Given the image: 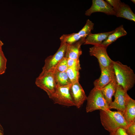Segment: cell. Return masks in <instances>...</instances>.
I'll return each instance as SVG.
<instances>
[{
  "label": "cell",
  "instance_id": "1",
  "mask_svg": "<svg viewBox=\"0 0 135 135\" xmlns=\"http://www.w3.org/2000/svg\"><path fill=\"white\" fill-rule=\"evenodd\" d=\"M100 112L101 124L105 129L110 133L120 128L126 130L128 126L123 112L119 111H113L110 110H100Z\"/></svg>",
  "mask_w": 135,
  "mask_h": 135
},
{
  "label": "cell",
  "instance_id": "2",
  "mask_svg": "<svg viewBox=\"0 0 135 135\" xmlns=\"http://www.w3.org/2000/svg\"><path fill=\"white\" fill-rule=\"evenodd\" d=\"M112 63L117 84L127 92L134 86L135 83L133 70L130 66L119 61L113 60Z\"/></svg>",
  "mask_w": 135,
  "mask_h": 135
},
{
  "label": "cell",
  "instance_id": "3",
  "mask_svg": "<svg viewBox=\"0 0 135 135\" xmlns=\"http://www.w3.org/2000/svg\"><path fill=\"white\" fill-rule=\"evenodd\" d=\"M86 100V111L87 112L97 110H110L109 105L100 89L94 87L90 91Z\"/></svg>",
  "mask_w": 135,
  "mask_h": 135
},
{
  "label": "cell",
  "instance_id": "4",
  "mask_svg": "<svg viewBox=\"0 0 135 135\" xmlns=\"http://www.w3.org/2000/svg\"><path fill=\"white\" fill-rule=\"evenodd\" d=\"M36 86L45 91L50 98L55 92L57 87L54 75V68L41 72L36 79Z\"/></svg>",
  "mask_w": 135,
  "mask_h": 135
},
{
  "label": "cell",
  "instance_id": "5",
  "mask_svg": "<svg viewBox=\"0 0 135 135\" xmlns=\"http://www.w3.org/2000/svg\"><path fill=\"white\" fill-rule=\"evenodd\" d=\"M70 85L57 86L55 92L50 98L54 103L67 106H75L70 92Z\"/></svg>",
  "mask_w": 135,
  "mask_h": 135
},
{
  "label": "cell",
  "instance_id": "6",
  "mask_svg": "<svg viewBox=\"0 0 135 135\" xmlns=\"http://www.w3.org/2000/svg\"><path fill=\"white\" fill-rule=\"evenodd\" d=\"M107 48L102 45H100L94 46L89 49L90 55L94 56L97 58L100 70L112 64L113 60L107 54Z\"/></svg>",
  "mask_w": 135,
  "mask_h": 135
},
{
  "label": "cell",
  "instance_id": "7",
  "mask_svg": "<svg viewBox=\"0 0 135 135\" xmlns=\"http://www.w3.org/2000/svg\"><path fill=\"white\" fill-rule=\"evenodd\" d=\"M67 46L66 43L61 42L60 46L56 53L45 59L42 72L48 71L55 68L62 59L65 57Z\"/></svg>",
  "mask_w": 135,
  "mask_h": 135
},
{
  "label": "cell",
  "instance_id": "8",
  "mask_svg": "<svg viewBox=\"0 0 135 135\" xmlns=\"http://www.w3.org/2000/svg\"><path fill=\"white\" fill-rule=\"evenodd\" d=\"M129 95L120 86L116 84L114 95V100L109 105V109H115L124 113L126 107L127 99Z\"/></svg>",
  "mask_w": 135,
  "mask_h": 135
},
{
  "label": "cell",
  "instance_id": "9",
  "mask_svg": "<svg viewBox=\"0 0 135 135\" xmlns=\"http://www.w3.org/2000/svg\"><path fill=\"white\" fill-rule=\"evenodd\" d=\"M100 12L108 15L116 16L113 8L106 1L103 0H92L90 7L85 12V15L90 16L92 13Z\"/></svg>",
  "mask_w": 135,
  "mask_h": 135
},
{
  "label": "cell",
  "instance_id": "10",
  "mask_svg": "<svg viewBox=\"0 0 135 135\" xmlns=\"http://www.w3.org/2000/svg\"><path fill=\"white\" fill-rule=\"evenodd\" d=\"M100 70V76L94 82V87L100 90L109 84L115 78L112 63Z\"/></svg>",
  "mask_w": 135,
  "mask_h": 135
},
{
  "label": "cell",
  "instance_id": "11",
  "mask_svg": "<svg viewBox=\"0 0 135 135\" xmlns=\"http://www.w3.org/2000/svg\"><path fill=\"white\" fill-rule=\"evenodd\" d=\"M70 91L75 106L80 108L86 100L87 97L79 81L71 84Z\"/></svg>",
  "mask_w": 135,
  "mask_h": 135
},
{
  "label": "cell",
  "instance_id": "12",
  "mask_svg": "<svg viewBox=\"0 0 135 135\" xmlns=\"http://www.w3.org/2000/svg\"><path fill=\"white\" fill-rule=\"evenodd\" d=\"M113 8L117 17L135 22V14L128 5L118 0Z\"/></svg>",
  "mask_w": 135,
  "mask_h": 135
},
{
  "label": "cell",
  "instance_id": "13",
  "mask_svg": "<svg viewBox=\"0 0 135 135\" xmlns=\"http://www.w3.org/2000/svg\"><path fill=\"white\" fill-rule=\"evenodd\" d=\"M86 38H82L72 44H67L65 57L67 58L79 60L80 56L82 54L81 46L85 42Z\"/></svg>",
  "mask_w": 135,
  "mask_h": 135
},
{
  "label": "cell",
  "instance_id": "14",
  "mask_svg": "<svg viewBox=\"0 0 135 135\" xmlns=\"http://www.w3.org/2000/svg\"><path fill=\"white\" fill-rule=\"evenodd\" d=\"M124 115L129 126L135 122V100L129 96L127 98Z\"/></svg>",
  "mask_w": 135,
  "mask_h": 135
},
{
  "label": "cell",
  "instance_id": "15",
  "mask_svg": "<svg viewBox=\"0 0 135 135\" xmlns=\"http://www.w3.org/2000/svg\"><path fill=\"white\" fill-rule=\"evenodd\" d=\"M113 30L106 32L92 34V33L86 38L84 44H90L94 46L101 45Z\"/></svg>",
  "mask_w": 135,
  "mask_h": 135
},
{
  "label": "cell",
  "instance_id": "16",
  "mask_svg": "<svg viewBox=\"0 0 135 135\" xmlns=\"http://www.w3.org/2000/svg\"><path fill=\"white\" fill-rule=\"evenodd\" d=\"M116 84V82L115 78L109 84L100 89L109 106L112 102V98L115 95Z\"/></svg>",
  "mask_w": 135,
  "mask_h": 135
},
{
  "label": "cell",
  "instance_id": "17",
  "mask_svg": "<svg viewBox=\"0 0 135 135\" xmlns=\"http://www.w3.org/2000/svg\"><path fill=\"white\" fill-rule=\"evenodd\" d=\"M127 34V32L124 29L123 25H122L113 30L112 32L110 34L100 45L107 48L119 38L126 36Z\"/></svg>",
  "mask_w": 135,
  "mask_h": 135
},
{
  "label": "cell",
  "instance_id": "18",
  "mask_svg": "<svg viewBox=\"0 0 135 135\" xmlns=\"http://www.w3.org/2000/svg\"><path fill=\"white\" fill-rule=\"evenodd\" d=\"M54 75L58 86H65L72 84L66 72H60L54 68Z\"/></svg>",
  "mask_w": 135,
  "mask_h": 135
},
{
  "label": "cell",
  "instance_id": "19",
  "mask_svg": "<svg viewBox=\"0 0 135 135\" xmlns=\"http://www.w3.org/2000/svg\"><path fill=\"white\" fill-rule=\"evenodd\" d=\"M80 66L68 68L66 72L72 84L79 81Z\"/></svg>",
  "mask_w": 135,
  "mask_h": 135
},
{
  "label": "cell",
  "instance_id": "20",
  "mask_svg": "<svg viewBox=\"0 0 135 135\" xmlns=\"http://www.w3.org/2000/svg\"><path fill=\"white\" fill-rule=\"evenodd\" d=\"M82 38L78 33H74L63 34L60 37V39L61 42H64L67 44H70L76 42Z\"/></svg>",
  "mask_w": 135,
  "mask_h": 135
},
{
  "label": "cell",
  "instance_id": "21",
  "mask_svg": "<svg viewBox=\"0 0 135 135\" xmlns=\"http://www.w3.org/2000/svg\"><path fill=\"white\" fill-rule=\"evenodd\" d=\"M94 24L92 21L88 19L84 26L78 32V34L82 38H86L91 33V31L94 28Z\"/></svg>",
  "mask_w": 135,
  "mask_h": 135
},
{
  "label": "cell",
  "instance_id": "22",
  "mask_svg": "<svg viewBox=\"0 0 135 135\" xmlns=\"http://www.w3.org/2000/svg\"><path fill=\"white\" fill-rule=\"evenodd\" d=\"M6 62L7 59L1 49L0 50V75L5 72Z\"/></svg>",
  "mask_w": 135,
  "mask_h": 135
},
{
  "label": "cell",
  "instance_id": "23",
  "mask_svg": "<svg viewBox=\"0 0 135 135\" xmlns=\"http://www.w3.org/2000/svg\"><path fill=\"white\" fill-rule=\"evenodd\" d=\"M68 68L67 58L65 57L62 59L54 68L56 70L61 72H66Z\"/></svg>",
  "mask_w": 135,
  "mask_h": 135
},
{
  "label": "cell",
  "instance_id": "24",
  "mask_svg": "<svg viewBox=\"0 0 135 135\" xmlns=\"http://www.w3.org/2000/svg\"><path fill=\"white\" fill-rule=\"evenodd\" d=\"M67 64L68 68L80 66L79 60L67 58Z\"/></svg>",
  "mask_w": 135,
  "mask_h": 135
},
{
  "label": "cell",
  "instance_id": "25",
  "mask_svg": "<svg viewBox=\"0 0 135 135\" xmlns=\"http://www.w3.org/2000/svg\"><path fill=\"white\" fill-rule=\"evenodd\" d=\"M125 130L128 135H135V122L128 126Z\"/></svg>",
  "mask_w": 135,
  "mask_h": 135
},
{
  "label": "cell",
  "instance_id": "26",
  "mask_svg": "<svg viewBox=\"0 0 135 135\" xmlns=\"http://www.w3.org/2000/svg\"><path fill=\"white\" fill-rule=\"evenodd\" d=\"M110 135H128L125 130L122 128L118 129L115 132L110 133Z\"/></svg>",
  "mask_w": 135,
  "mask_h": 135
},
{
  "label": "cell",
  "instance_id": "27",
  "mask_svg": "<svg viewBox=\"0 0 135 135\" xmlns=\"http://www.w3.org/2000/svg\"><path fill=\"white\" fill-rule=\"evenodd\" d=\"M3 45V43L0 39V50L2 49V47Z\"/></svg>",
  "mask_w": 135,
  "mask_h": 135
},
{
  "label": "cell",
  "instance_id": "28",
  "mask_svg": "<svg viewBox=\"0 0 135 135\" xmlns=\"http://www.w3.org/2000/svg\"><path fill=\"white\" fill-rule=\"evenodd\" d=\"M131 1L133 2L134 4L135 3V0H131Z\"/></svg>",
  "mask_w": 135,
  "mask_h": 135
}]
</instances>
